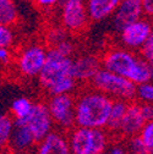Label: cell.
<instances>
[{"label":"cell","mask_w":153,"mask_h":154,"mask_svg":"<svg viewBox=\"0 0 153 154\" xmlns=\"http://www.w3.org/2000/svg\"><path fill=\"white\" fill-rule=\"evenodd\" d=\"M101 61L103 69L124 76L135 85L153 80V66L141 55H137L136 51L121 45L107 49Z\"/></svg>","instance_id":"6da1fadb"},{"label":"cell","mask_w":153,"mask_h":154,"mask_svg":"<svg viewBox=\"0 0 153 154\" xmlns=\"http://www.w3.org/2000/svg\"><path fill=\"white\" fill-rule=\"evenodd\" d=\"M38 82L48 95L72 93L79 85L73 75L72 57L64 56L53 48L48 49L47 61L38 75Z\"/></svg>","instance_id":"7a4b0ae2"},{"label":"cell","mask_w":153,"mask_h":154,"mask_svg":"<svg viewBox=\"0 0 153 154\" xmlns=\"http://www.w3.org/2000/svg\"><path fill=\"white\" fill-rule=\"evenodd\" d=\"M113 98L103 92L88 88L75 97V124L81 127H105Z\"/></svg>","instance_id":"3957f363"},{"label":"cell","mask_w":153,"mask_h":154,"mask_svg":"<svg viewBox=\"0 0 153 154\" xmlns=\"http://www.w3.org/2000/svg\"><path fill=\"white\" fill-rule=\"evenodd\" d=\"M67 138L73 154H102L110 143V134L105 127L75 126L69 131Z\"/></svg>","instance_id":"277c9868"},{"label":"cell","mask_w":153,"mask_h":154,"mask_svg":"<svg viewBox=\"0 0 153 154\" xmlns=\"http://www.w3.org/2000/svg\"><path fill=\"white\" fill-rule=\"evenodd\" d=\"M91 86L103 92L113 99L132 102L136 97V85L126 77L105 69H99L91 80Z\"/></svg>","instance_id":"5b68a950"},{"label":"cell","mask_w":153,"mask_h":154,"mask_svg":"<svg viewBox=\"0 0 153 154\" xmlns=\"http://www.w3.org/2000/svg\"><path fill=\"white\" fill-rule=\"evenodd\" d=\"M48 56V48L39 43H31L20 49L15 57L16 69L27 79L38 77Z\"/></svg>","instance_id":"8992f818"},{"label":"cell","mask_w":153,"mask_h":154,"mask_svg":"<svg viewBox=\"0 0 153 154\" xmlns=\"http://www.w3.org/2000/svg\"><path fill=\"white\" fill-rule=\"evenodd\" d=\"M60 25L72 34L83 32L91 20L87 11L86 0H60Z\"/></svg>","instance_id":"52a82bcc"},{"label":"cell","mask_w":153,"mask_h":154,"mask_svg":"<svg viewBox=\"0 0 153 154\" xmlns=\"http://www.w3.org/2000/svg\"><path fill=\"white\" fill-rule=\"evenodd\" d=\"M48 110L54 121L61 131H70L75 124V97L72 93H61L49 95L47 102Z\"/></svg>","instance_id":"ba28073f"},{"label":"cell","mask_w":153,"mask_h":154,"mask_svg":"<svg viewBox=\"0 0 153 154\" xmlns=\"http://www.w3.org/2000/svg\"><path fill=\"white\" fill-rule=\"evenodd\" d=\"M152 34V22L148 17H141L118 32V39L121 47L139 51Z\"/></svg>","instance_id":"9c48e42d"},{"label":"cell","mask_w":153,"mask_h":154,"mask_svg":"<svg viewBox=\"0 0 153 154\" xmlns=\"http://www.w3.org/2000/svg\"><path fill=\"white\" fill-rule=\"evenodd\" d=\"M16 121H20L21 124H23L32 132L36 142L41 141L55 126L50 116V112L48 110L47 103L43 102L33 103L32 109L27 116H25L23 119H18Z\"/></svg>","instance_id":"30bf717a"},{"label":"cell","mask_w":153,"mask_h":154,"mask_svg":"<svg viewBox=\"0 0 153 154\" xmlns=\"http://www.w3.org/2000/svg\"><path fill=\"white\" fill-rule=\"evenodd\" d=\"M142 0H120V3L111 15V25L117 32H119L126 25L143 17Z\"/></svg>","instance_id":"8fae6325"},{"label":"cell","mask_w":153,"mask_h":154,"mask_svg":"<svg viewBox=\"0 0 153 154\" xmlns=\"http://www.w3.org/2000/svg\"><path fill=\"white\" fill-rule=\"evenodd\" d=\"M36 152L39 154H69L70 146L67 134L61 130H52L36 144Z\"/></svg>","instance_id":"7c38bea8"},{"label":"cell","mask_w":153,"mask_h":154,"mask_svg":"<svg viewBox=\"0 0 153 154\" xmlns=\"http://www.w3.org/2000/svg\"><path fill=\"white\" fill-rule=\"evenodd\" d=\"M73 75L77 82H91L94 75L102 69L101 57L94 54H82L72 57Z\"/></svg>","instance_id":"4fadbf2b"},{"label":"cell","mask_w":153,"mask_h":154,"mask_svg":"<svg viewBox=\"0 0 153 154\" xmlns=\"http://www.w3.org/2000/svg\"><path fill=\"white\" fill-rule=\"evenodd\" d=\"M145 122H146V120H145L142 111H141L140 102H129L126 112L123 118V121H121L118 133L121 134L125 138L136 136L141 131Z\"/></svg>","instance_id":"5bb4252c"},{"label":"cell","mask_w":153,"mask_h":154,"mask_svg":"<svg viewBox=\"0 0 153 154\" xmlns=\"http://www.w3.org/2000/svg\"><path fill=\"white\" fill-rule=\"evenodd\" d=\"M36 144L37 142L33 137L32 132L20 121L14 120V128L8 144L10 150L23 153V152L32 150L33 147H36Z\"/></svg>","instance_id":"9a60e30c"},{"label":"cell","mask_w":153,"mask_h":154,"mask_svg":"<svg viewBox=\"0 0 153 154\" xmlns=\"http://www.w3.org/2000/svg\"><path fill=\"white\" fill-rule=\"evenodd\" d=\"M120 0H86L91 22H102L111 17Z\"/></svg>","instance_id":"2e32d148"},{"label":"cell","mask_w":153,"mask_h":154,"mask_svg":"<svg viewBox=\"0 0 153 154\" xmlns=\"http://www.w3.org/2000/svg\"><path fill=\"white\" fill-rule=\"evenodd\" d=\"M127 104L129 102L126 100H120V99H114L113 100V105L110 109V114H109V119L107 122L105 128L111 132V133H118L123 118L126 112L127 109Z\"/></svg>","instance_id":"e0dca14e"},{"label":"cell","mask_w":153,"mask_h":154,"mask_svg":"<svg viewBox=\"0 0 153 154\" xmlns=\"http://www.w3.org/2000/svg\"><path fill=\"white\" fill-rule=\"evenodd\" d=\"M18 20V9L15 0H0V23L14 26Z\"/></svg>","instance_id":"ac0fdd59"},{"label":"cell","mask_w":153,"mask_h":154,"mask_svg":"<svg viewBox=\"0 0 153 154\" xmlns=\"http://www.w3.org/2000/svg\"><path fill=\"white\" fill-rule=\"evenodd\" d=\"M32 105H33V102L30 98L23 97V95L22 97H17L16 99L12 100L10 105V115L12 116L14 120L23 119L31 111Z\"/></svg>","instance_id":"d6986e66"},{"label":"cell","mask_w":153,"mask_h":154,"mask_svg":"<svg viewBox=\"0 0 153 154\" xmlns=\"http://www.w3.org/2000/svg\"><path fill=\"white\" fill-rule=\"evenodd\" d=\"M12 128H14L12 116L0 112V150H4L5 148H8Z\"/></svg>","instance_id":"ffe728a7"},{"label":"cell","mask_w":153,"mask_h":154,"mask_svg":"<svg viewBox=\"0 0 153 154\" xmlns=\"http://www.w3.org/2000/svg\"><path fill=\"white\" fill-rule=\"evenodd\" d=\"M69 32L60 25V26H54L49 28L45 33V42L49 48L55 47L56 44H59L66 39H69Z\"/></svg>","instance_id":"44dd1931"},{"label":"cell","mask_w":153,"mask_h":154,"mask_svg":"<svg viewBox=\"0 0 153 154\" xmlns=\"http://www.w3.org/2000/svg\"><path fill=\"white\" fill-rule=\"evenodd\" d=\"M140 103H153V80L136 85V97Z\"/></svg>","instance_id":"7402d4cb"},{"label":"cell","mask_w":153,"mask_h":154,"mask_svg":"<svg viewBox=\"0 0 153 154\" xmlns=\"http://www.w3.org/2000/svg\"><path fill=\"white\" fill-rule=\"evenodd\" d=\"M139 137L141 138L147 153H153V120H148L142 126L139 132Z\"/></svg>","instance_id":"603a6c76"},{"label":"cell","mask_w":153,"mask_h":154,"mask_svg":"<svg viewBox=\"0 0 153 154\" xmlns=\"http://www.w3.org/2000/svg\"><path fill=\"white\" fill-rule=\"evenodd\" d=\"M15 43V33L11 26L0 23V47H9Z\"/></svg>","instance_id":"cb8c5ba5"},{"label":"cell","mask_w":153,"mask_h":154,"mask_svg":"<svg viewBox=\"0 0 153 154\" xmlns=\"http://www.w3.org/2000/svg\"><path fill=\"white\" fill-rule=\"evenodd\" d=\"M126 148H127V153H135V154H146L147 153L141 138L139 137V134L127 138Z\"/></svg>","instance_id":"d4e9b609"},{"label":"cell","mask_w":153,"mask_h":154,"mask_svg":"<svg viewBox=\"0 0 153 154\" xmlns=\"http://www.w3.org/2000/svg\"><path fill=\"white\" fill-rule=\"evenodd\" d=\"M139 51L143 59L153 66V34H151V37L146 41V43Z\"/></svg>","instance_id":"484cf974"},{"label":"cell","mask_w":153,"mask_h":154,"mask_svg":"<svg viewBox=\"0 0 153 154\" xmlns=\"http://www.w3.org/2000/svg\"><path fill=\"white\" fill-rule=\"evenodd\" d=\"M53 49L55 51H58L59 54L64 55V56H70L72 57L73 56V53H75V44L70 41V39H66L59 44H56L55 47H53Z\"/></svg>","instance_id":"4316f807"},{"label":"cell","mask_w":153,"mask_h":154,"mask_svg":"<svg viewBox=\"0 0 153 154\" xmlns=\"http://www.w3.org/2000/svg\"><path fill=\"white\" fill-rule=\"evenodd\" d=\"M14 60V54L9 47H0V66H8Z\"/></svg>","instance_id":"83f0119b"},{"label":"cell","mask_w":153,"mask_h":154,"mask_svg":"<svg viewBox=\"0 0 153 154\" xmlns=\"http://www.w3.org/2000/svg\"><path fill=\"white\" fill-rule=\"evenodd\" d=\"M107 153H110V154H124V153H127V148H126V143H123V142H110L107 150Z\"/></svg>","instance_id":"f1b7e54d"},{"label":"cell","mask_w":153,"mask_h":154,"mask_svg":"<svg viewBox=\"0 0 153 154\" xmlns=\"http://www.w3.org/2000/svg\"><path fill=\"white\" fill-rule=\"evenodd\" d=\"M33 2L39 9L49 10V9H54L55 6H58L60 0H33Z\"/></svg>","instance_id":"f546056e"},{"label":"cell","mask_w":153,"mask_h":154,"mask_svg":"<svg viewBox=\"0 0 153 154\" xmlns=\"http://www.w3.org/2000/svg\"><path fill=\"white\" fill-rule=\"evenodd\" d=\"M140 105L145 120H153V103H140Z\"/></svg>","instance_id":"4dcf8cb0"},{"label":"cell","mask_w":153,"mask_h":154,"mask_svg":"<svg viewBox=\"0 0 153 154\" xmlns=\"http://www.w3.org/2000/svg\"><path fill=\"white\" fill-rule=\"evenodd\" d=\"M142 6L145 16L148 18H153V0H142Z\"/></svg>","instance_id":"1f68e13d"},{"label":"cell","mask_w":153,"mask_h":154,"mask_svg":"<svg viewBox=\"0 0 153 154\" xmlns=\"http://www.w3.org/2000/svg\"><path fill=\"white\" fill-rule=\"evenodd\" d=\"M152 34H153V21H152Z\"/></svg>","instance_id":"d6a6232c"}]
</instances>
